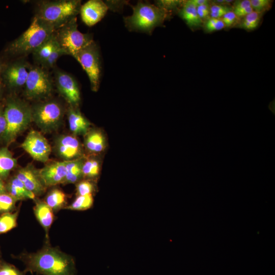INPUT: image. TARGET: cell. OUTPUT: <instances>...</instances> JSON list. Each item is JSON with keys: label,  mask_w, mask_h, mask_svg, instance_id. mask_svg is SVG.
<instances>
[{"label": "cell", "mask_w": 275, "mask_h": 275, "mask_svg": "<svg viewBox=\"0 0 275 275\" xmlns=\"http://www.w3.org/2000/svg\"><path fill=\"white\" fill-rule=\"evenodd\" d=\"M30 271L42 275H76L73 258L56 248L46 246L37 253L21 257Z\"/></svg>", "instance_id": "cell-1"}, {"label": "cell", "mask_w": 275, "mask_h": 275, "mask_svg": "<svg viewBox=\"0 0 275 275\" xmlns=\"http://www.w3.org/2000/svg\"><path fill=\"white\" fill-rule=\"evenodd\" d=\"M54 31L52 26L34 16L28 29L9 43L2 54L9 60L11 58H22L32 53Z\"/></svg>", "instance_id": "cell-2"}, {"label": "cell", "mask_w": 275, "mask_h": 275, "mask_svg": "<svg viewBox=\"0 0 275 275\" xmlns=\"http://www.w3.org/2000/svg\"><path fill=\"white\" fill-rule=\"evenodd\" d=\"M7 129L3 141L9 145L29 126L32 119V107L13 95H9L4 104Z\"/></svg>", "instance_id": "cell-3"}, {"label": "cell", "mask_w": 275, "mask_h": 275, "mask_svg": "<svg viewBox=\"0 0 275 275\" xmlns=\"http://www.w3.org/2000/svg\"><path fill=\"white\" fill-rule=\"evenodd\" d=\"M81 6L79 0L43 1L38 3L35 16L56 30L76 17Z\"/></svg>", "instance_id": "cell-4"}, {"label": "cell", "mask_w": 275, "mask_h": 275, "mask_svg": "<svg viewBox=\"0 0 275 275\" xmlns=\"http://www.w3.org/2000/svg\"><path fill=\"white\" fill-rule=\"evenodd\" d=\"M167 13L157 6L139 2L133 7L132 15L124 18L126 26L130 31L150 32L160 25Z\"/></svg>", "instance_id": "cell-5"}, {"label": "cell", "mask_w": 275, "mask_h": 275, "mask_svg": "<svg viewBox=\"0 0 275 275\" xmlns=\"http://www.w3.org/2000/svg\"><path fill=\"white\" fill-rule=\"evenodd\" d=\"M54 36L59 47L66 55L74 58L79 51L94 41L91 35L78 30L76 17L55 30Z\"/></svg>", "instance_id": "cell-6"}, {"label": "cell", "mask_w": 275, "mask_h": 275, "mask_svg": "<svg viewBox=\"0 0 275 275\" xmlns=\"http://www.w3.org/2000/svg\"><path fill=\"white\" fill-rule=\"evenodd\" d=\"M24 88L26 98L39 100L51 94L53 80L47 70L39 66H31Z\"/></svg>", "instance_id": "cell-7"}, {"label": "cell", "mask_w": 275, "mask_h": 275, "mask_svg": "<svg viewBox=\"0 0 275 275\" xmlns=\"http://www.w3.org/2000/svg\"><path fill=\"white\" fill-rule=\"evenodd\" d=\"M32 109V119L40 129L46 132L57 129L64 115L62 106L55 100L39 102Z\"/></svg>", "instance_id": "cell-8"}, {"label": "cell", "mask_w": 275, "mask_h": 275, "mask_svg": "<svg viewBox=\"0 0 275 275\" xmlns=\"http://www.w3.org/2000/svg\"><path fill=\"white\" fill-rule=\"evenodd\" d=\"M74 59L87 74L92 90L97 92L100 84L101 65L99 52L96 43L93 41L81 49Z\"/></svg>", "instance_id": "cell-9"}, {"label": "cell", "mask_w": 275, "mask_h": 275, "mask_svg": "<svg viewBox=\"0 0 275 275\" xmlns=\"http://www.w3.org/2000/svg\"><path fill=\"white\" fill-rule=\"evenodd\" d=\"M31 67L22 58L9 60L0 77L5 90L14 92L24 87Z\"/></svg>", "instance_id": "cell-10"}, {"label": "cell", "mask_w": 275, "mask_h": 275, "mask_svg": "<svg viewBox=\"0 0 275 275\" xmlns=\"http://www.w3.org/2000/svg\"><path fill=\"white\" fill-rule=\"evenodd\" d=\"M54 81L60 95L71 106L76 107L80 101V93L75 78L67 72L54 69Z\"/></svg>", "instance_id": "cell-11"}, {"label": "cell", "mask_w": 275, "mask_h": 275, "mask_svg": "<svg viewBox=\"0 0 275 275\" xmlns=\"http://www.w3.org/2000/svg\"><path fill=\"white\" fill-rule=\"evenodd\" d=\"M21 147L35 160L45 162L51 153L48 141L39 132L31 130L21 145Z\"/></svg>", "instance_id": "cell-12"}, {"label": "cell", "mask_w": 275, "mask_h": 275, "mask_svg": "<svg viewBox=\"0 0 275 275\" xmlns=\"http://www.w3.org/2000/svg\"><path fill=\"white\" fill-rule=\"evenodd\" d=\"M108 9V5L102 1L89 0L81 6L79 13L83 22L92 26L104 17Z\"/></svg>", "instance_id": "cell-13"}, {"label": "cell", "mask_w": 275, "mask_h": 275, "mask_svg": "<svg viewBox=\"0 0 275 275\" xmlns=\"http://www.w3.org/2000/svg\"><path fill=\"white\" fill-rule=\"evenodd\" d=\"M66 163V160L54 162L38 170L40 177L45 187L63 183L67 173Z\"/></svg>", "instance_id": "cell-14"}, {"label": "cell", "mask_w": 275, "mask_h": 275, "mask_svg": "<svg viewBox=\"0 0 275 275\" xmlns=\"http://www.w3.org/2000/svg\"><path fill=\"white\" fill-rule=\"evenodd\" d=\"M57 153L66 161L76 159L81 154V146L78 139L73 135H64L57 140Z\"/></svg>", "instance_id": "cell-15"}, {"label": "cell", "mask_w": 275, "mask_h": 275, "mask_svg": "<svg viewBox=\"0 0 275 275\" xmlns=\"http://www.w3.org/2000/svg\"><path fill=\"white\" fill-rule=\"evenodd\" d=\"M15 176L35 195H40L45 190V186L40 177L38 170L32 165H28L20 169Z\"/></svg>", "instance_id": "cell-16"}, {"label": "cell", "mask_w": 275, "mask_h": 275, "mask_svg": "<svg viewBox=\"0 0 275 275\" xmlns=\"http://www.w3.org/2000/svg\"><path fill=\"white\" fill-rule=\"evenodd\" d=\"M68 119L70 130L74 135L87 133L90 123L76 107L70 106Z\"/></svg>", "instance_id": "cell-17"}, {"label": "cell", "mask_w": 275, "mask_h": 275, "mask_svg": "<svg viewBox=\"0 0 275 275\" xmlns=\"http://www.w3.org/2000/svg\"><path fill=\"white\" fill-rule=\"evenodd\" d=\"M34 211L37 219L45 230L46 236L48 237L49 229L53 221L52 210L45 202L37 200Z\"/></svg>", "instance_id": "cell-18"}, {"label": "cell", "mask_w": 275, "mask_h": 275, "mask_svg": "<svg viewBox=\"0 0 275 275\" xmlns=\"http://www.w3.org/2000/svg\"><path fill=\"white\" fill-rule=\"evenodd\" d=\"M5 187L6 191L16 200L34 199L35 197V195L29 191L15 175L9 180Z\"/></svg>", "instance_id": "cell-19"}, {"label": "cell", "mask_w": 275, "mask_h": 275, "mask_svg": "<svg viewBox=\"0 0 275 275\" xmlns=\"http://www.w3.org/2000/svg\"><path fill=\"white\" fill-rule=\"evenodd\" d=\"M179 15L186 24L191 28L200 26L202 24L197 13V7L192 0L184 1L182 3Z\"/></svg>", "instance_id": "cell-20"}, {"label": "cell", "mask_w": 275, "mask_h": 275, "mask_svg": "<svg viewBox=\"0 0 275 275\" xmlns=\"http://www.w3.org/2000/svg\"><path fill=\"white\" fill-rule=\"evenodd\" d=\"M86 148L93 153H100L105 147V140L103 133L99 130H92L87 133L85 139Z\"/></svg>", "instance_id": "cell-21"}, {"label": "cell", "mask_w": 275, "mask_h": 275, "mask_svg": "<svg viewBox=\"0 0 275 275\" xmlns=\"http://www.w3.org/2000/svg\"><path fill=\"white\" fill-rule=\"evenodd\" d=\"M16 164V159L8 148H0V179L6 178Z\"/></svg>", "instance_id": "cell-22"}, {"label": "cell", "mask_w": 275, "mask_h": 275, "mask_svg": "<svg viewBox=\"0 0 275 275\" xmlns=\"http://www.w3.org/2000/svg\"><path fill=\"white\" fill-rule=\"evenodd\" d=\"M58 45L53 32L45 42L33 51L32 54L34 60L41 65Z\"/></svg>", "instance_id": "cell-23"}, {"label": "cell", "mask_w": 275, "mask_h": 275, "mask_svg": "<svg viewBox=\"0 0 275 275\" xmlns=\"http://www.w3.org/2000/svg\"><path fill=\"white\" fill-rule=\"evenodd\" d=\"M66 199V195L61 190L56 188L48 194L45 202L52 211H57L65 204Z\"/></svg>", "instance_id": "cell-24"}, {"label": "cell", "mask_w": 275, "mask_h": 275, "mask_svg": "<svg viewBox=\"0 0 275 275\" xmlns=\"http://www.w3.org/2000/svg\"><path fill=\"white\" fill-rule=\"evenodd\" d=\"M263 13L252 11L240 19L239 25L246 31H253L259 25Z\"/></svg>", "instance_id": "cell-25"}, {"label": "cell", "mask_w": 275, "mask_h": 275, "mask_svg": "<svg viewBox=\"0 0 275 275\" xmlns=\"http://www.w3.org/2000/svg\"><path fill=\"white\" fill-rule=\"evenodd\" d=\"M18 212H7L0 216V234L6 233L16 226Z\"/></svg>", "instance_id": "cell-26"}, {"label": "cell", "mask_w": 275, "mask_h": 275, "mask_svg": "<svg viewBox=\"0 0 275 275\" xmlns=\"http://www.w3.org/2000/svg\"><path fill=\"white\" fill-rule=\"evenodd\" d=\"M93 203L92 194L86 196H78L72 203L67 206L66 208L73 210H85L91 207Z\"/></svg>", "instance_id": "cell-27"}, {"label": "cell", "mask_w": 275, "mask_h": 275, "mask_svg": "<svg viewBox=\"0 0 275 275\" xmlns=\"http://www.w3.org/2000/svg\"><path fill=\"white\" fill-rule=\"evenodd\" d=\"M82 176L93 178L99 173L100 165L98 161L94 159H90L84 162L82 166Z\"/></svg>", "instance_id": "cell-28"}, {"label": "cell", "mask_w": 275, "mask_h": 275, "mask_svg": "<svg viewBox=\"0 0 275 275\" xmlns=\"http://www.w3.org/2000/svg\"><path fill=\"white\" fill-rule=\"evenodd\" d=\"M232 10L240 19L254 11L251 6L250 0L235 1Z\"/></svg>", "instance_id": "cell-29"}, {"label": "cell", "mask_w": 275, "mask_h": 275, "mask_svg": "<svg viewBox=\"0 0 275 275\" xmlns=\"http://www.w3.org/2000/svg\"><path fill=\"white\" fill-rule=\"evenodd\" d=\"M64 55H66L65 52L58 45L47 59L41 65V67L46 70L54 68L58 60Z\"/></svg>", "instance_id": "cell-30"}, {"label": "cell", "mask_w": 275, "mask_h": 275, "mask_svg": "<svg viewBox=\"0 0 275 275\" xmlns=\"http://www.w3.org/2000/svg\"><path fill=\"white\" fill-rule=\"evenodd\" d=\"M16 200L7 191L0 194V213H7L12 210Z\"/></svg>", "instance_id": "cell-31"}, {"label": "cell", "mask_w": 275, "mask_h": 275, "mask_svg": "<svg viewBox=\"0 0 275 275\" xmlns=\"http://www.w3.org/2000/svg\"><path fill=\"white\" fill-rule=\"evenodd\" d=\"M231 10L227 5L214 2L210 5V17L221 18L227 12Z\"/></svg>", "instance_id": "cell-32"}, {"label": "cell", "mask_w": 275, "mask_h": 275, "mask_svg": "<svg viewBox=\"0 0 275 275\" xmlns=\"http://www.w3.org/2000/svg\"><path fill=\"white\" fill-rule=\"evenodd\" d=\"M204 27L207 32L219 31L225 28L221 18H209L204 22Z\"/></svg>", "instance_id": "cell-33"}, {"label": "cell", "mask_w": 275, "mask_h": 275, "mask_svg": "<svg viewBox=\"0 0 275 275\" xmlns=\"http://www.w3.org/2000/svg\"><path fill=\"white\" fill-rule=\"evenodd\" d=\"M25 273L12 264L3 261L0 262V275H25Z\"/></svg>", "instance_id": "cell-34"}, {"label": "cell", "mask_w": 275, "mask_h": 275, "mask_svg": "<svg viewBox=\"0 0 275 275\" xmlns=\"http://www.w3.org/2000/svg\"><path fill=\"white\" fill-rule=\"evenodd\" d=\"M251 6L254 11L264 13L271 7L272 1L270 0H250Z\"/></svg>", "instance_id": "cell-35"}, {"label": "cell", "mask_w": 275, "mask_h": 275, "mask_svg": "<svg viewBox=\"0 0 275 275\" xmlns=\"http://www.w3.org/2000/svg\"><path fill=\"white\" fill-rule=\"evenodd\" d=\"M94 190L93 184L88 180L79 182L76 185V191L78 196H86L92 194Z\"/></svg>", "instance_id": "cell-36"}, {"label": "cell", "mask_w": 275, "mask_h": 275, "mask_svg": "<svg viewBox=\"0 0 275 275\" xmlns=\"http://www.w3.org/2000/svg\"><path fill=\"white\" fill-rule=\"evenodd\" d=\"M225 27L231 28L239 24L240 19L231 10L227 12L221 18Z\"/></svg>", "instance_id": "cell-37"}, {"label": "cell", "mask_w": 275, "mask_h": 275, "mask_svg": "<svg viewBox=\"0 0 275 275\" xmlns=\"http://www.w3.org/2000/svg\"><path fill=\"white\" fill-rule=\"evenodd\" d=\"M210 3L209 2L206 4L197 7V13L202 23L210 18Z\"/></svg>", "instance_id": "cell-38"}, {"label": "cell", "mask_w": 275, "mask_h": 275, "mask_svg": "<svg viewBox=\"0 0 275 275\" xmlns=\"http://www.w3.org/2000/svg\"><path fill=\"white\" fill-rule=\"evenodd\" d=\"M182 3V1H158L156 6L167 12L168 10L172 9L181 5Z\"/></svg>", "instance_id": "cell-39"}, {"label": "cell", "mask_w": 275, "mask_h": 275, "mask_svg": "<svg viewBox=\"0 0 275 275\" xmlns=\"http://www.w3.org/2000/svg\"><path fill=\"white\" fill-rule=\"evenodd\" d=\"M7 129V121L4 114V104L0 105V140H3Z\"/></svg>", "instance_id": "cell-40"}, {"label": "cell", "mask_w": 275, "mask_h": 275, "mask_svg": "<svg viewBox=\"0 0 275 275\" xmlns=\"http://www.w3.org/2000/svg\"><path fill=\"white\" fill-rule=\"evenodd\" d=\"M8 61L9 60L6 58L4 57L2 54H0V77L4 68Z\"/></svg>", "instance_id": "cell-41"}, {"label": "cell", "mask_w": 275, "mask_h": 275, "mask_svg": "<svg viewBox=\"0 0 275 275\" xmlns=\"http://www.w3.org/2000/svg\"><path fill=\"white\" fill-rule=\"evenodd\" d=\"M192 1L196 7L206 4L209 2L207 0H192Z\"/></svg>", "instance_id": "cell-42"}, {"label": "cell", "mask_w": 275, "mask_h": 275, "mask_svg": "<svg viewBox=\"0 0 275 275\" xmlns=\"http://www.w3.org/2000/svg\"><path fill=\"white\" fill-rule=\"evenodd\" d=\"M5 90V87L1 79H0V105L2 104L1 101H2V99H3V94Z\"/></svg>", "instance_id": "cell-43"}, {"label": "cell", "mask_w": 275, "mask_h": 275, "mask_svg": "<svg viewBox=\"0 0 275 275\" xmlns=\"http://www.w3.org/2000/svg\"><path fill=\"white\" fill-rule=\"evenodd\" d=\"M6 191V187L1 179H0V194Z\"/></svg>", "instance_id": "cell-44"}]
</instances>
